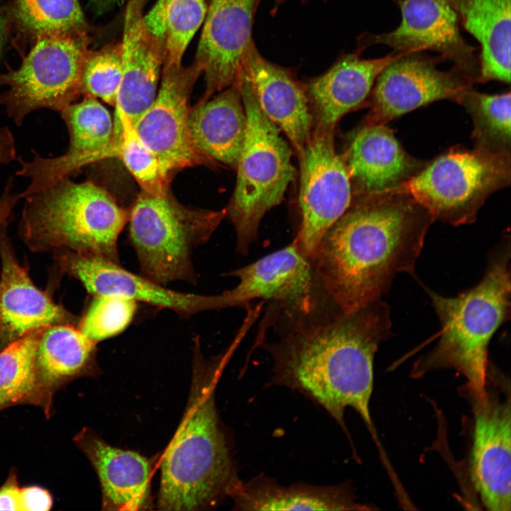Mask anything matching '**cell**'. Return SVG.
<instances>
[{"instance_id": "cell-37", "label": "cell", "mask_w": 511, "mask_h": 511, "mask_svg": "<svg viewBox=\"0 0 511 511\" xmlns=\"http://www.w3.org/2000/svg\"><path fill=\"white\" fill-rule=\"evenodd\" d=\"M0 510L21 511V488L15 471L10 472L0 487Z\"/></svg>"}, {"instance_id": "cell-18", "label": "cell", "mask_w": 511, "mask_h": 511, "mask_svg": "<svg viewBox=\"0 0 511 511\" xmlns=\"http://www.w3.org/2000/svg\"><path fill=\"white\" fill-rule=\"evenodd\" d=\"M400 6V26L390 33L372 35L370 45H386L396 53L438 52L478 81L480 63L461 35L458 15L448 0H402Z\"/></svg>"}, {"instance_id": "cell-22", "label": "cell", "mask_w": 511, "mask_h": 511, "mask_svg": "<svg viewBox=\"0 0 511 511\" xmlns=\"http://www.w3.org/2000/svg\"><path fill=\"white\" fill-rule=\"evenodd\" d=\"M344 158L359 197L395 189L426 165L404 150L385 124L364 125Z\"/></svg>"}, {"instance_id": "cell-36", "label": "cell", "mask_w": 511, "mask_h": 511, "mask_svg": "<svg viewBox=\"0 0 511 511\" xmlns=\"http://www.w3.org/2000/svg\"><path fill=\"white\" fill-rule=\"evenodd\" d=\"M52 505V496L46 489L37 485L21 488V511H48Z\"/></svg>"}, {"instance_id": "cell-44", "label": "cell", "mask_w": 511, "mask_h": 511, "mask_svg": "<svg viewBox=\"0 0 511 511\" xmlns=\"http://www.w3.org/2000/svg\"><path fill=\"white\" fill-rule=\"evenodd\" d=\"M143 4H145L149 0H142Z\"/></svg>"}, {"instance_id": "cell-38", "label": "cell", "mask_w": 511, "mask_h": 511, "mask_svg": "<svg viewBox=\"0 0 511 511\" xmlns=\"http://www.w3.org/2000/svg\"><path fill=\"white\" fill-rule=\"evenodd\" d=\"M172 1L158 0L148 13L144 14V21L148 28L163 40L167 11Z\"/></svg>"}, {"instance_id": "cell-24", "label": "cell", "mask_w": 511, "mask_h": 511, "mask_svg": "<svg viewBox=\"0 0 511 511\" xmlns=\"http://www.w3.org/2000/svg\"><path fill=\"white\" fill-rule=\"evenodd\" d=\"M405 53L375 59L347 54L305 88L315 125L335 126L341 118L362 104L375 80L390 63Z\"/></svg>"}, {"instance_id": "cell-23", "label": "cell", "mask_w": 511, "mask_h": 511, "mask_svg": "<svg viewBox=\"0 0 511 511\" xmlns=\"http://www.w3.org/2000/svg\"><path fill=\"white\" fill-rule=\"evenodd\" d=\"M74 441L97 474L103 510L149 509L150 465L145 457L112 446L87 428Z\"/></svg>"}, {"instance_id": "cell-30", "label": "cell", "mask_w": 511, "mask_h": 511, "mask_svg": "<svg viewBox=\"0 0 511 511\" xmlns=\"http://www.w3.org/2000/svg\"><path fill=\"white\" fill-rule=\"evenodd\" d=\"M511 94H485L468 89L458 101L474 124L475 148L490 152H510Z\"/></svg>"}, {"instance_id": "cell-29", "label": "cell", "mask_w": 511, "mask_h": 511, "mask_svg": "<svg viewBox=\"0 0 511 511\" xmlns=\"http://www.w3.org/2000/svg\"><path fill=\"white\" fill-rule=\"evenodd\" d=\"M43 329L27 334L0 351V412L11 406L31 405L51 414L52 405L38 383L35 358Z\"/></svg>"}, {"instance_id": "cell-4", "label": "cell", "mask_w": 511, "mask_h": 511, "mask_svg": "<svg viewBox=\"0 0 511 511\" xmlns=\"http://www.w3.org/2000/svg\"><path fill=\"white\" fill-rule=\"evenodd\" d=\"M510 238L505 236L488 256L480 281L455 297L425 288L441 324L436 344L414 363L420 378L439 369H454L466 380L462 390L484 395L490 342L510 318Z\"/></svg>"}, {"instance_id": "cell-34", "label": "cell", "mask_w": 511, "mask_h": 511, "mask_svg": "<svg viewBox=\"0 0 511 511\" xmlns=\"http://www.w3.org/2000/svg\"><path fill=\"white\" fill-rule=\"evenodd\" d=\"M206 0H173L167 11L163 67H179L191 40L203 23Z\"/></svg>"}, {"instance_id": "cell-7", "label": "cell", "mask_w": 511, "mask_h": 511, "mask_svg": "<svg viewBox=\"0 0 511 511\" xmlns=\"http://www.w3.org/2000/svg\"><path fill=\"white\" fill-rule=\"evenodd\" d=\"M226 216V208H189L170 191L163 196L141 191L128 221L142 275L163 285L175 280L195 283L192 252L209 239Z\"/></svg>"}, {"instance_id": "cell-31", "label": "cell", "mask_w": 511, "mask_h": 511, "mask_svg": "<svg viewBox=\"0 0 511 511\" xmlns=\"http://www.w3.org/2000/svg\"><path fill=\"white\" fill-rule=\"evenodd\" d=\"M13 15L23 31L38 37L60 34L87 38L79 0H15Z\"/></svg>"}, {"instance_id": "cell-6", "label": "cell", "mask_w": 511, "mask_h": 511, "mask_svg": "<svg viewBox=\"0 0 511 511\" xmlns=\"http://www.w3.org/2000/svg\"><path fill=\"white\" fill-rule=\"evenodd\" d=\"M236 81L247 128L236 168L235 189L226 210L236 233V251L246 256L257 238L265 214L283 200L296 170L292 163L291 147L260 109L242 69Z\"/></svg>"}, {"instance_id": "cell-35", "label": "cell", "mask_w": 511, "mask_h": 511, "mask_svg": "<svg viewBox=\"0 0 511 511\" xmlns=\"http://www.w3.org/2000/svg\"><path fill=\"white\" fill-rule=\"evenodd\" d=\"M137 302L121 297L97 295L79 321V329L96 344L123 331L131 324Z\"/></svg>"}, {"instance_id": "cell-40", "label": "cell", "mask_w": 511, "mask_h": 511, "mask_svg": "<svg viewBox=\"0 0 511 511\" xmlns=\"http://www.w3.org/2000/svg\"><path fill=\"white\" fill-rule=\"evenodd\" d=\"M16 145L13 135L7 126L0 127V165L9 163L15 155Z\"/></svg>"}, {"instance_id": "cell-9", "label": "cell", "mask_w": 511, "mask_h": 511, "mask_svg": "<svg viewBox=\"0 0 511 511\" xmlns=\"http://www.w3.org/2000/svg\"><path fill=\"white\" fill-rule=\"evenodd\" d=\"M89 38L43 34L17 70L0 75V106L21 126L31 113L48 109L60 113L81 93L82 74Z\"/></svg>"}, {"instance_id": "cell-26", "label": "cell", "mask_w": 511, "mask_h": 511, "mask_svg": "<svg viewBox=\"0 0 511 511\" xmlns=\"http://www.w3.org/2000/svg\"><path fill=\"white\" fill-rule=\"evenodd\" d=\"M192 141L204 156L234 169L243 145L247 119L238 84L231 86L190 110Z\"/></svg>"}, {"instance_id": "cell-3", "label": "cell", "mask_w": 511, "mask_h": 511, "mask_svg": "<svg viewBox=\"0 0 511 511\" xmlns=\"http://www.w3.org/2000/svg\"><path fill=\"white\" fill-rule=\"evenodd\" d=\"M233 352L229 347L210 360L195 353L187 407L162 458L160 510H209L230 498L241 481L214 397L221 371Z\"/></svg>"}, {"instance_id": "cell-11", "label": "cell", "mask_w": 511, "mask_h": 511, "mask_svg": "<svg viewBox=\"0 0 511 511\" xmlns=\"http://www.w3.org/2000/svg\"><path fill=\"white\" fill-rule=\"evenodd\" d=\"M334 128L315 125L297 156L301 224L293 241L309 260L325 233L353 200L349 172L344 155L335 147Z\"/></svg>"}, {"instance_id": "cell-39", "label": "cell", "mask_w": 511, "mask_h": 511, "mask_svg": "<svg viewBox=\"0 0 511 511\" xmlns=\"http://www.w3.org/2000/svg\"><path fill=\"white\" fill-rule=\"evenodd\" d=\"M19 200L18 193L13 192V180L11 177L0 197V231L8 226L13 216V209Z\"/></svg>"}, {"instance_id": "cell-2", "label": "cell", "mask_w": 511, "mask_h": 511, "mask_svg": "<svg viewBox=\"0 0 511 511\" xmlns=\"http://www.w3.org/2000/svg\"><path fill=\"white\" fill-rule=\"evenodd\" d=\"M434 221L399 187L360 196L325 233L310 260L322 290L345 312L381 299L397 274L414 273Z\"/></svg>"}, {"instance_id": "cell-5", "label": "cell", "mask_w": 511, "mask_h": 511, "mask_svg": "<svg viewBox=\"0 0 511 511\" xmlns=\"http://www.w3.org/2000/svg\"><path fill=\"white\" fill-rule=\"evenodd\" d=\"M23 199L18 231L32 251L74 253L120 264L118 238L128 211L94 180L65 177Z\"/></svg>"}, {"instance_id": "cell-25", "label": "cell", "mask_w": 511, "mask_h": 511, "mask_svg": "<svg viewBox=\"0 0 511 511\" xmlns=\"http://www.w3.org/2000/svg\"><path fill=\"white\" fill-rule=\"evenodd\" d=\"M230 498L236 510H366L368 505L356 502L350 484L317 485L299 483L282 485L260 474L241 480Z\"/></svg>"}, {"instance_id": "cell-16", "label": "cell", "mask_w": 511, "mask_h": 511, "mask_svg": "<svg viewBox=\"0 0 511 511\" xmlns=\"http://www.w3.org/2000/svg\"><path fill=\"white\" fill-rule=\"evenodd\" d=\"M62 272L79 280L94 296L112 295L172 310L183 317L223 309L220 295L177 292L150 278L124 269L120 264L74 253L54 255Z\"/></svg>"}, {"instance_id": "cell-10", "label": "cell", "mask_w": 511, "mask_h": 511, "mask_svg": "<svg viewBox=\"0 0 511 511\" xmlns=\"http://www.w3.org/2000/svg\"><path fill=\"white\" fill-rule=\"evenodd\" d=\"M472 407L468 473L483 507L511 509V409L510 380L490 362L485 394L465 393Z\"/></svg>"}, {"instance_id": "cell-8", "label": "cell", "mask_w": 511, "mask_h": 511, "mask_svg": "<svg viewBox=\"0 0 511 511\" xmlns=\"http://www.w3.org/2000/svg\"><path fill=\"white\" fill-rule=\"evenodd\" d=\"M510 152L454 148L440 155L399 188L434 220L453 226L473 222L485 201L510 183Z\"/></svg>"}, {"instance_id": "cell-14", "label": "cell", "mask_w": 511, "mask_h": 511, "mask_svg": "<svg viewBox=\"0 0 511 511\" xmlns=\"http://www.w3.org/2000/svg\"><path fill=\"white\" fill-rule=\"evenodd\" d=\"M417 52L403 54L385 67L371 91L366 126L385 125L417 108L441 99L459 101L476 81L454 66L447 71Z\"/></svg>"}, {"instance_id": "cell-12", "label": "cell", "mask_w": 511, "mask_h": 511, "mask_svg": "<svg viewBox=\"0 0 511 511\" xmlns=\"http://www.w3.org/2000/svg\"><path fill=\"white\" fill-rule=\"evenodd\" d=\"M202 75L194 62L189 66L163 67L155 99L133 125L169 179L177 170L210 160L194 145L189 128V98Z\"/></svg>"}, {"instance_id": "cell-21", "label": "cell", "mask_w": 511, "mask_h": 511, "mask_svg": "<svg viewBox=\"0 0 511 511\" xmlns=\"http://www.w3.org/2000/svg\"><path fill=\"white\" fill-rule=\"evenodd\" d=\"M242 70L260 109L285 135L298 156L314 122L304 87L289 70L263 57L253 42L245 55Z\"/></svg>"}, {"instance_id": "cell-19", "label": "cell", "mask_w": 511, "mask_h": 511, "mask_svg": "<svg viewBox=\"0 0 511 511\" xmlns=\"http://www.w3.org/2000/svg\"><path fill=\"white\" fill-rule=\"evenodd\" d=\"M6 227L0 231V351L30 332L73 321L33 283L15 256Z\"/></svg>"}, {"instance_id": "cell-13", "label": "cell", "mask_w": 511, "mask_h": 511, "mask_svg": "<svg viewBox=\"0 0 511 511\" xmlns=\"http://www.w3.org/2000/svg\"><path fill=\"white\" fill-rule=\"evenodd\" d=\"M60 114L69 133L68 148L56 157L46 158L33 151L31 160H19L20 168L16 175L30 182L19 193L21 199L49 187L63 177H70L86 165L118 158L119 135L114 136L111 116L97 99L84 97Z\"/></svg>"}, {"instance_id": "cell-20", "label": "cell", "mask_w": 511, "mask_h": 511, "mask_svg": "<svg viewBox=\"0 0 511 511\" xmlns=\"http://www.w3.org/2000/svg\"><path fill=\"white\" fill-rule=\"evenodd\" d=\"M142 0H128L122 39L123 72L115 108L133 125L151 105L158 89L164 61L163 40L148 28Z\"/></svg>"}, {"instance_id": "cell-27", "label": "cell", "mask_w": 511, "mask_h": 511, "mask_svg": "<svg viewBox=\"0 0 511 511\" xmlns=\"http://www.w3.org/2000/svg\"><path fill=\"white\" fill-rule=\"evenodd\" d=\"M97 344L70 323L45 328L35 358L39 387L52 404L54 394L69 382L97 369Z\"/></svg>"}, {"instance_id": "cell-41", "label": "cell", "mask_w": 511, "mask_h": 511, "mask_svg": "<svg viewBox=\"0 0 511 511\" xmlns=\"http://www.w3.org/2000/svg\"><path fill=\"white\" fill-rule=\"evenodd\" d=\"M123 0H89V4L97 14H103L116 6H121Z\"/></svg>"}, {"instance_id": "cell-33", "label": "cell", "mask_w": 511, "mask_h": 511, "mask_svg": "<svg viewBox=\"0 0 511 511\" xmlns=\"http://www.w3.org/2000/svg\"><path fill=\"white\" fill-rule=\"evenodd\" d=\"M122 72L121 41L111 43L96 51L89 50L82 74V94L99 99L115 106Z\"/></svg>"}, {"instance_id": "cell-15", "label": "cell", "mask_w": 511, "mask_h": 511, "mask_svg": "<svg viewBox=\"0 0 511 511\" xmlns=\"http://www.w3.org/2000/svg\"><path fill=\"white\" fill-rule=\"evenodd\" d=\"M238 283L222 293L226 308L246 307L254 300L309 310L323 297L311 261L292 241L285 247L226 274Z\"/></svg>"}, {"instance_id": "cell-42", "label": "cell", "mask_w": 511, "mask_h": 511, "mask_svg": "<svg viewBox=\"0 0 511 511\" xmlns=\"http://www.w3.org/2000/svg\"><path fill=\"white\" fill-rule=\"evenodd\" d=\"M8 21L2 11H0V54L7 34Z\"/></svg>"}, {"instance_id": "cell-43", "label": "cell", "mask_w": 511, "mask_h": 511, "mask_svg": "<svg viewBox=\"0 0 511 511\" xmlns=\"http://www.w3.org/2000/svg\"><path fill=\"white\" fill-rule=\"evenodd\" d=\"M256 1H259L260 0H256ZM275 1H276L277 2H278V3H280V2H282V1H285V0H275Z\"/></svg>"}, {"instance_id": "cell-1", "label": "cell", "mask_w": 511, "mask_h": 511, "mask_svg": "<svg viewBox=\"0 0 511 511\" xmlns=\"http://www.w3.org/2000/svg\"><path fill=\"white\" fill-rule=\"evenodd\" d=\"M264 324L274 326L273 341L256 346L273 361L271 385L296 390L322 406L350 442L347 408L361 417L385 457L373 423L370 402L374 358L392 335L390 310L381 299L345 312L324 295L309 310L270 303Z\"/></svg>"}, {"instance_id": "cell-28", "label": "cell", "mask_w": 511, "mask_h": 511, "mask_svg": "<svg viewBox=\"0 0 511 511\" xmlns=\"http://www.w3.org/2000/svg\"><path fill=\"white\" fill-rule=\"evenodd\" d=\"M482 47L478 81L510 82V0H448Z\"/></svg>"}, {"instance_id": "cell-17", "label": "cell", "mask_w": 511, "mask_h": 511, "mask_svg": "<svg viewBox=\"0 0 511 511\" xmlns=\"http://www.w3.org/2000/svg\"><path fill=\"white\" fill-rule=\"evenodd\" d=\"M256 0H211L194 62L204 75L199 101L231 86L237 79L247 50L253 42Z\"/></svg>"}, {"instance_id": "cell-32", "label": "cell", "mask_w": 511, "mask_h": 511, "mask_svg": "<svg viewBox=\"0 0 511 511\" xmlns=\"http://www.w3.org/2000/svg\"><path fill=\"white\" fill-rule=\"evenodd\" d=\"M114 134L119 133L118 158H120L143 192L163 196L168 191L170 179L149 146L139 136L126 114L115 108Z\"/></svg>"}]
</instances>
